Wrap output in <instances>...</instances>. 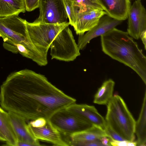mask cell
<instances>
[{
	"label": "cell",
	"instance_id": "obj_1",
	"mask_svg": "<svg viewBox=\"0 0 146 146\" xmlns=\"http://www.w3.org/2000/svg\"><path fill=\"white\" fill-rule=\"evenodd\" d=\"M44 75L29 69L13 72L0 87V104L26 121L48 119L57 111L76 102Z\"/></svg>",
	"mask_w": 146,
	"mask_h": 146
},
{
	"label": "cell",
	"instance_id": "obj_2",
	"mask_svg": "<svg viewBox=\"0 0 146 146\" xmlns=\"http://www.w3.org/2000/svg\"><path fill=\"white\" fill-rule=\"evenodd\" d=\"M102 51L133 70L146 84V57L127 32L114 28L101 35Z\"/></svg>",
	"mask_w": 146,
	"mask_h": 146
},
{
	"label": "cell",
	"instance_id": "obj_3",
	"mask_svg": "<svg viewBox=\"0 0 146 146\" xmlns=\"http://www.w3.org/2000/svg\"><path fill=\"white\" fill-rule=\"evenodd\" d=\"M68 24H56L40 37L39 44L48 51L50 48L51 59L70 62L80 54L72 32Z\"/></svg>",
	"mask_w": 146,
	"mask_h": 146
},
{
	"label": "cell",
	"instance_id": "obj_4",
	"mask_svg": "<svg viewBox=\"0 0 146 146\" xmlns=\"http://www.w3.org/2000/svg\"><path fill=\"white\" fill-rule=\"evenodd\" d=\"M26 22L17 15L0 17V37L4 42L23 45L37 58L40 66H46L48 63L47 57L43 55L33 43L28 31Z\"/></svg>",
	"mask_w": 146,
	"mask_h": 146
},
{
	"label": "cell",
	"instance_id": "obj_5",
	"mask_svg": "<svg viewBox=\"0 0 146 146\" xmlns=\"http://www.w3.org/2000/svg\"><path fill=\"white\" fill-rule=\"evenodd\" d=\"M107 105V124L125 140L133 141L136 121L124 100L115 95Z\"/></svg>",
	"mask_w": 146,
	"mask_h": 146
},
{
	"label": "cell",
	"instance_id": "obj_6",
	"mask_svg": "<svg viewBox=\"0 0 146 146\" xmlns=\"http://www.w3.org/2000/svg\"><path fill=\"white\" fill-rule=\"evenodd\" d=\"M48 119L66 137L87 130L94 125L66 108L55 111Z\"/></svg>",
	"mask_w": 146,
	"mask_h": 146
},
{
	"label": "cell",
	"instance_id": "obj_7",
	"mask_svg": "<svg viewBox=\"0 0 146 146\" xmlns=\"http://www.w3.org/2000/svg\"><path fill=\"white\" fill-rule=\"evenodd\" d=\"M38 17L35 23L61 24L68 18L63 0H39Z\"/></svg>",
	"mask_w": 146,
	"mask_h": 146
},
{
	"label": "cell",
	"instance_id": "obj_8",
	"mask_svg": "<svg viewBox=\"0 0 146 146\" xmlns=\"http://www.w3.org/2000/svg\"><path fill=\"white\" fill-rule=\"evenodd\" d=\"M75 16V23L73 27L76 34L83 35L98 23L100 18L106 14L102 9L73 3Z\"/></svg>",
	"mask_w": 146,
	"mask_h": 146
},
{
	"label": "cell",
	"instance_id": "obj_9",
	"mask_svg": "<svg viewBox=\"0 0 146 146\" xmlns=\"http://www.w3.org/2000/svg\"><path fill=\"white\" fill-rule=\"evenodd\" d=\"M127 31L133 38L138 39L146 31V11L141 0H136L131 5L128 17Z\"/></svg>",
	"mask_w": 146,
	"mask_h": 146
},
{
	"label": "cell",
	"instance_id": "obj_10",
	"mask_svg": "<svg viewBox=\"0 0 146 146\" xmlns=\"http://www.w3.org/2000/svg\"><path fill=\"white\" fill-rule=\"evenodd\" d=\"M123 21L114 19L105 14L97 24L85 34L78 37V45L79 50L84 48L92 39L104 34L120 24Z\"/></svg>",
	"mask_w": 146,
	"mask_h": 146
},
{
	"label": "cell",
	"instance_id": "obj_11",
	"mask_svg": "<svg viewBox=\"0 0 146 146\" xmlns=\"http://www.w3.org/2000/svg\"><path fill=\"white\" fill-rule=\"evenodd\" d=\"M28 125L30 132L36 139L49 142L56 146H68L62 135L48 119L45 123L39 126L33 127L28 124Z\"/></svg>",
	"mask_w": 146,
	"mask_h": 146
},
{
	"label": "cell",
	"instance_id": "obj_12",
	"mask_svg": "<svg viewBox=\"0 0 146 146\" xmlns=\"http://www.w3.org/2000/svg\"><path fill=\"white\" fill-rule=\"evenodd\" d=\"M106 14L115 19L124 21L128 17L131 5L129 0H96Z\"/></svg>",
	"mask_w": 146,
	"mask_h": 146
},
{
	"label": "cell",
	"instance_id": "obj_13",
	"mask_svg": "<svg viewBox=\"0 0 146 146\" xmlns=\"http://www.w3.org/2000/svg\"><path fill=\"white\" fill-rule=\"evenodd\" d=\"M66 108L93 125L104 130L105 129L107 125L106 121L94 106L86 104H77L75 103Z\"/></svg>",
	"mask_w": 146,
	"mask_h": 146
},
{
	"label": "cell",
	"instance_id": "obj_14",
	"mask_svg": "<svg viewBox=\"0 0 146 146\" xmlns=\"http://www.w3.org/2000/svg\"><path fill=\"white\" fill-rule=\"evenodd\" d=\"M11 123L18 141L26 142L34 146H40L38 140L35 139L30 132L26 120L23 117L11 112L8 111Z\"/></svg>",
	"mask_w": 146,
	"mask_h": 146
},
{
	"label": "cell",
	"instance_id": "obj_15",
	"mask_svg": "<svg viewBox=\"0 0 146 146\" xmlns=\"http://www.w3.org/2000/svg\"><path fill=\"white\" fill-rule=\"evenodd\" d=\"M0 132L5 138L7 145L17 146L18 141L11 123L9 113L1 107Z\"/></svg>",
	"mask_w": 146,
	"mask_h": 146
},
{
	"label": "cell",
	"instance_id": "obj_16",
	"mask_svg": "<svg viewBox=\"0 0 146 146\" xmlns=\"http://www.w3.org/2000/svg\"><path fill=\"white\" fill-rule=\"evenodd\" d=\"M146 91L138 119L136 122L135 133L137 138V145L146 146Z\"/></svg>",
	"mask_w": 146,
	"mask_h": 146
},
{
	"label": "cell",
	"instance_id": "obj_17",
	"mask_svg": "<svg viewBox=\"0 0 146 146\" xmlns=\"http://www.w3.org/2000/svg\"><path fill=\"white\" fill-rule=\"evenodd\" d=\"M104 137H108L104 130L94 125L91 128L66 137L65 140L76 141H90L100 139Z\"/></svg>",
	"mask_w": 146,
	"mask_h": 146
},
{
	"label": "cell",
	"instance_id": "obj_18",
	"mask_svg": "<svg viewBox=\"0 0 146 146\" xmlns=\"http://www.w3.org/2000/svg\"><path fill=\"white\" fill-rule=\"evenodd\" d=\"M26 11L24 0H0V17L19 15Z\"/></svg>",
	"mask_w": 146,
	"mask_h": 146
},
{
	"label": "cell",
	"instance_id": "obj_19",
	"mask_svg": "<svg viewBox=\"0 0 146 146\" xmlns=\"http://www.w3.org/2000/svg\"><path fill=\"white\" fill-rule=\"evenodd\" d=\"M115 84L111 79L104 81L95 95L94 103L99 105H107L113 97Z\"/></svg>",
	"mask_w": 146,
	"mask_h": 146
},
{
	"label": "cell",
	"instance_id": "obj_20",
	"mask_svg": "<svg viewBox=\"0 0 146 146\" xmlns=\"http://www.w3.org/2000/svg\"><path fill=\"white\" fill-rule=\"evenodd\" d=\"M70 25L73 27L75 23V16L73 2L69 0H63Z\"/></svg>",
	"mask_w": 146,
	"mask_h": 146
},
{
	"label": "cell",
	"instance_id": "obj_21",
	"mask_svg": "<svg viewBox=\"0 0 146 146\" xmlns=\"http://www.w3.org/2000/svg\"><path fill=\"white\" fill-rule=\"evenodd\" d=\"M68 146H103L100 139L90 141H76L70 140L66 141Z\"/></svg>",
	"mask_w": 146,
	"mask_h": 146
},
{
	"label": "cell",
	"instance_id": "obj_22",
	"mask_svg": "<svg viewBox=\"0 0 146 146\" xmlns=\"http://www.w3.org/2000/svg\"><path fill=\"white\" fill-rule=\"evenodd\" d=\"M69 0L72 1L74 5H80L94 8L103 10L101 7L98 3L96 0Z\"/></svg>",
	"mask_w": 146,
	"mask_h": 146
},
{
	"label": "cell",
	"instance_id": "obj_23",
	"mask_svg": "<svg viewBox=\"0 0 146 146\" xmlns=\"http://www.w3.org/2000/svg\"><path fill=\"white\" fill-rule=\"evenodd\" d=\"M104 130L108 137L111 139L119 141L125 140L111 128L107 124Z\"/></svg>",
	"mask_w": 146,
	"mask_h": 146
},
{
	"label": "cell",
	"instance_id": "obj_24",
	"mask_svg": "<svg viewBox=\"0 0 146 146\" xmlns=\"http://www.w3.org/2000/svg\"><path fill=\"white\" fill-rule=\"evenodd\" d=\"M39 0H24L26 11H32L38 8Z\"/></svg>",
	"mask_w": 146,
	"mask_h": 146
},
{
	"label": "cell",
	"instance_id": "obj_25",
	"mask_svg": "<svg viewBox=\"0 0 146 146\" xmlns=\"http://www.w3.org/2000/svg\"><path fill=\"white\" fill-rule=\"evenodd\" d=\"M110 143L111 146H127L128 141L125 140L119 141L112 140L110 139Z\"/></svg>",
	"mask_w": 146,
	"mask_h": 146
},
{
	"label": "cell",
	"instance_id": "obj_26",
	"mask_svg": "<svg viewBox=\"0 0 146 146\" xmlns=\"http://www.w3.org/2000/svg\"><path fill=\"white\" fill-rule=\"evenodd\" d=\"M107 137H104L100 138V140L104 146H111L110 143V139Z\"/></svg>",
	"mask_w": 146,
	"mask_h": 146
},
{
	"label": "cell",
	"instance_id": "obj_27",
	"mask_svg": "<svg viewBox=\"0 0 146 146\" xmlns=\"http://www.w3.org/2000/svg\"><path fill=\"white\" fill-rule=\"evenodd\" d=\"M140 38H141L142 42L144 45L145 49H146V31H144L140 35Z\"/></svg>",
	"mask_w": 146,
	"mask_h": 146
},
{
	"label": "cell",
	"instance_id": "obj_28",
	"mask_svg": "<svg viewBox=\"0 0 146 146\" xmlns=\"http://www.w3.org/2000/svg\"><path fill=\"white\" fill-rule=\"evenodd\" d=\"M34 146L30 143L22 141H18L17 146Z\"/></svg>",
	"mask_w": 146,
	"mask_h": 146
},
{
	"label": "cell",
	"instance_id": "obj_29",
	"mask_svg": "<svg viewBox=\"0 0 146 146\" xmlns=\"http://www.w3.org/2000/svg\"><path fill=\"white\" fill-rule=\"evenodd\" d=\"M136 141L134 142L128 141L127 143V146H137Z\"/></svg>",
	"mask_w": 146,
	"mask_h": 146
},
{
	"label": "cell",
	"instance_id": "obj_30",
	"mask_svg": "<svg viewBox=\"0 0 146 146\" xmlns=\"http://www.w3.org/2000/svg\"><path fill=\"white\" fill-rule=\"evenodd\" d=\"M0 141L6 142V140L5 138L2 135V134L0 133Z\"/></svg>",
	"mask_w": 146,
	"mask_h": 146
},
{
	"label": "cell",
	"instance_id": "obj_31",
	"mask_svg": "<svg viewBox=\"0 0 146 146\" xmlns=\"http://www.w3.org/2000/svg\"><path fill=\"white\" fill-rule=\"evenodd\" d=\"M129 0L130 1V0Z\"/></svg>",
	"mask_w": 146,
	"mask_h": 146
}]
</instances>
